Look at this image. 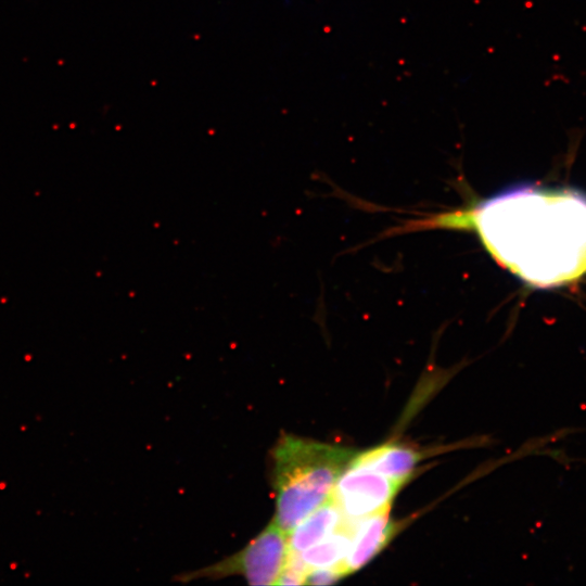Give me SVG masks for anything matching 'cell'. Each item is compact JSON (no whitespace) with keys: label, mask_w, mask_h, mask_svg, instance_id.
I'll list each match as a JSON object with an SVG mask.
<instances>
[{"label":"cell","mask_w":586,"mask_h":586,"mask_svg":"<svg viewBox=\"0 0 586 586\" xmlns=\"http://www.w3.org/2000/svg\"><path fill=\"white\" fill-rule=\"evenodd\" d=\"M430 222L475 230L498 264L536 288L586 273V195L575 190L522 186Z\"/></svg>","instance_id":"obj_1"},{"label":"cell","mask_w":586,"mask_h":586,"mask_svg":"<svg viewBox=\"0 0 586 586\" xmlns=\"http://www.w3.org/2000/svg\"><path fill=\"white\" fill-rule=\"evenodd\" d=\"M353 523L346 520L342 527L327 538L294 555L307 570L341 565L349 547Z\"/></svg>","instance_id":"obj_8"},{"label":"cell","mask_w":586,"mask_h":586,"mask_svg":"<svg viewBox=\"0 0 586 586\" xmlns=\"http://www.w3.org/2000/svg\"><path fill=\"white\" fill-rule=\"evenodd\" d=\"M346 576L341 565L315 568L308 570L305 584L307 585H330Z\"/></svg>","instance_id":"obj_9"},{"label":"cell","mask_w":586,"mask_h":586,"mask_svg":"<svg viewBox=\"0 0 586 586\" xmlns=\"http://www.w3.org/2000/svg\"><path fill=\"white\" fill-rule=\"evenodd\" d=\"M419 460L420 455L413 448L390 443L356 454L351 461L368 467L402 485L411 475Z\"/></svg>","instance_id":"obj_6"},{"label":"cell","mask_w":586,"mask_h":586,"mask_svg":"<svg viewBox=\"0 0 586 586\" xmlns=\"http://www.w3.org/2000/svg\"><path fill=\"white\" fill-rule=\"evenodd\" d=\"M395 524L390 509L380 511L353 523L351 543L341 563L346 575L369 563L391 540Z\"/></svg>","instance_id":"obj_5"},{"label":"cell","mask_w":586,"mask_h":586,"mask_svg":"<svg viewBox=\"0 0 586 586\" xmlns=\"http://www.w3.org/2000/svg\"><path fill=\"white\" fill-rule=\"evenodd\" d=\"M400 486L368 467L349 461L337 477L331 498L344 519L355 522L388 510Z\"/></svg>","instance_id":"obj_4"},{"label":"cell","mask_w":586,"mask_h":586,"mask_svg":"<svg viewBox=\"0 0 586 586\" xmlns=\"http://www.w3.org/2000/svg\"><path fill=\"white\" fill-rule=\"evenodd\" d=\"M290 553L288 534L271 521L239 552L200 571L186 574L181 581L243 576L250 585H275Z\"/></svg>","instance_id":"obj_3"},{"label":"cell","mask_w":586,"mask_h":586,"mask_svg":"<svg viewBox=\"0 0 586 586\" xmlns=\"http://www.w3.org/2000/svg\"><path fill=\"white\" fill-rule=\"evenodd\" d=\"M341 510L330 497L303 519L288 535L291 553H300L318 544L345 524Z\"/></svg>","instance_id":"obj_7"},{"label":"cell","mask_w":586,"mask_h":586,"mask_svg":"<svg viewBox=\"0 0 586 586\" xmlns=\"http://www.w3.org/2000/svg\"><path fill=\"white\" fill-rule=\"evenodd\" d=\"M357 453L285 434L271 450L273 522L289 533L332 495L342 471Z\"/></svg>","instance_id":"obj_2"}]
</instances>
